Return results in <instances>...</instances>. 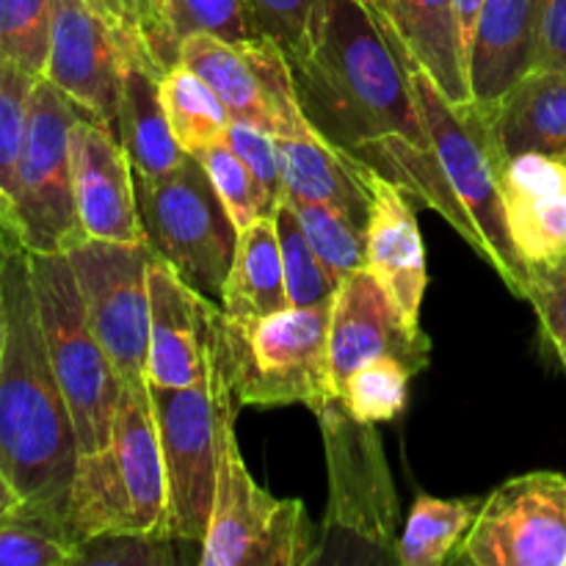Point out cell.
<instances>
[{
  "instance_id": "33",
  "label": "cell",
  "mask_w": 566,
  "mask_h": 566,
  "mask_svg": "<svg viewBox=\"0 0 566 566\" xmlns=\"http://www.w3.org/2000/svg\"><path fill=\"white\" fill-rule=\"evenodd\" d=\"M260 36H269L291 66L318 42L335 0H247Z\"/></svg>"
},
{
  "instance_id": "14",
  "label": "cell",
  "mask_w": 566,
  "mask_h": 566,
  "mask_svg": "<svg viewBox=\"0 0 566 566\" xmlns=\"http://www.w3.org/2000/svg\"><path fill=\"white\" fill-rule=\"evenodd\" d=\"M224 337V313L188 285L166 260H149L147 385L191 387L213 374Z\"/></svg>"
},
{
  "instance_id": "40",
  "label": "cell",
  "mask_w": 566,
  "mask_h": 566,
  "mask_svg": "<svg viewBox=\"0 0 566 566\" xmlns=\"http://www.w3.org/2000/svg\"><path fill=\"white\" fill-rule=\"evenodd\" d=\"M525 302L534 307L547 346L556 352V357L566 368V265L558 274L536 282Z\"/></svg>"
},
{
  "instance_id": "10",
  "label": "cell",
  "mask_w": 566,
  "mask_h": 566,
  "mask_svg": "<svg viewBox=\"0 0 566 566\" xmlns=\"http://www.w3.org/2000/svg\"><path fill=\"white\" fill-rule=\"evenodd\" d=\"M86 111L39 77L14 182L17 241L28 252H70L86 238L75 208L70 130Z\"/></svg>"
},
{
  "instance_id": "30",
  "label": "cell",
  "mask_w": 566,
  "mask_h": 566,
  "mask_svg": "<svg viewBox=\"0 0 566 566\" xmlns=\"http://www.w3.org/2000/svg\"><path fill=\"white\" fill-rule=\"evenodd\" d=\"M302 224L304 235L313 243L321 263L332 271L337 282L346 280L354 271L365 269V230L368 221L348 210L335 208L324 202H304V199H291Z\"/></svg>"
},
{
  "instance_id": "12",
  "label": "cell",
  "mask_w": 566,
  "mask_h": 566,
  "mask_svg": "<svg viewBox=\"0 0 566 566\" xmlns=\"http://www.w3.org/2000/svg\"><path fill=\"white\" fill-rule=\"evenodd\" d=\"M197 72L230 111L232 122H247L271 136H302L313 130L298 105L291 61L269 36L230 44L213 36H188L180 59Z\"/></svg>"
},
{
  "instance_id": "42",
  "label": "cell",
  "mask_w": 566,
  "mask_h": 566,
  "mask_svg": "<svg viewBox=\"0 0 566 566\" xmlns=\"http://www.w3.org/2000/svg\"><path fill=\"white\" fill-rule=\"evenodd\" d=\"M453 3H457L459 31H462L464 50H468V55H470V42H473L475 22H479V14H481V6H484V0H453Z\"/></svg>"
},
{
  "instance_id": "21",
  "label": "cell",
  "mask_w": 566,
  "mask_h": 566,
  "mask_svg": "<svg viewBox=\"0 0 566 566\" xmlns=\"http://www.w3.org/2000/svg\"><path fill=\"white\" fill-rule=\"evenodd\" d=\"M370 216L365 230V269L385 285L409 321L420 324L429 274L426 249L409 193L368 166Z\"/></svg>"
},
{
  "instance_id": "38",
  "label": "cell",
  "mask_w": 566,
  "mask_h": 566,
  "mask_svg": "<svg viewBox=\"0 0 566 566\" xmlns=\"http://www.w3.org/2000/svg\"><path fill=\"white\" fill-rule=\"evenodd\" d=\"M197 160L205 166V171H208L210 182H213V188L219 191L221 202H224L227 213H230L238 232H241L243 227L254 224L258 219H263L258 208V191H254L252 175H249L247 164L238 158V153L230 144H213L210 149L199 153Z\"/></svg>"
},
{
  "instance_id": "13",
  "label": "cell",
  "mask_w": 566,
  "mask_h": 566,
  "mask_svg": "<svg viewBox=\"0 0 566 566\" xmlns=\"http://www.w3.org/2000/svg\"><path fill=\"white\" fill-rule=\"evenodd\" d=\"M451 562L566 566V475L528 473L497 486Z\"/></svg>"
},
{
  "instance_id": "24",
  "label": "cell",
  "mask_w": 566,
  "mask_h": 566,
  "mask_svg": "<svg viewBox=\"0 0 566 566\" xmlns=\"http://www.w3.org/2000/svg\"><path fill=\"white\" fill-rule=\"evenodd\" d=\"M274 138L287 197L335 205L368 221L370 182L365 160L332 144L315 127L302 136Z\"/></svg>"
},
{
  "instance_id": "5",
  "label": "cell",
  "mask_w": 566,
  "mask_h": 566,
  "mask_svg": "<svg viewBox=\"0 0 566 566\" xmlns=\"http://www.w3.org/2000/svg\"><path fill=\"white\" fill-rule=\"evenodd\" d=\"M332 304L287 307L247 326L224 321L221 363L232 396L247 407L307 403L315 415L337 401L329 363Z\"/></svg>"
},
{
  "instance_id": "20",
  "label": "cell",
  "mask_w": 566,
  "mask_h": 566,
  "mask_svg": "<svg viewBox=\"0 0 566 566\" xmlns=\"http://www.w3.org/2000/svg\"><path fill=\"white\" fill-rule=\"evenodd\" d=\"M396 50L403 70H418L451 103H473L468 50L453 0H359Z\"/></svg>"
},
{
  "instance_id": "45",
  "label": "cell",
  "mask_w": 566,
  "mask_h": 566,
  "mask_svg": "<svg viewBox=\"0 0 566 566\" xmlns=\"http://www.w3.org/2000/svg\"><path fill=\"white\" fill-rule=\"evenodd\" d=\"M6 332H9V324H6V298H3V285H0V363H3V352H6Z\"/></svg>"
},
{
  "instance_id": "31",
  "label": "cell",
  "mask_w": 566,
  "mask_h": 566,
  "mask_svg": "<svg viewBox=\"0 0 566 566\" xmlns=\"http://www.w3.org/2000/svg\"><path fill=\"white\" fill-rule=\"evenodd\" d=\"M415 370L396 357H376L359 365L340 387L337 401L359 423H387L403 412Z\"/></svg>"
},
{
  "instance_id": "15",
  "label": "cell",
  "mask_w": 566,
  "mask_h": 566,
  "mask_svg": "<svg viewBox=\"0 0 566 566\" xmlns=\"http://www.w3.org/2000/svg\"><path fill=\"white\" fill-rule=\"evenodd\" d=\"M88 0H53L44 81L119 136L122 36Z\"/></svg>"
},
{
  "instance_id": "19",
  "label": "cell",
  "mask_w": 566,
  "mask_h": 566,
  "mask_svg": "<svg viewBox=\"0 0 566 566\" xmlns=\"http://www.w3.org/2000/svg\"><path fill=\"white\" fill-rule=\"evenodd\" d=\"M75 208L86 238L147 243L138 213L136 171L122 138L94 116L83 114L70 130Z\"/></svg>"
},
{
  "instance_id": "44",
  "label": "cell",
  "mask_w": 566,
  "mask_h": 566,
  "mask_svg": "<svg viewBox=\"0 0 566 566\" xmlns=\"http://www.w3.org/2000/svg\"><path fill=\"white\" fill-rule=\"evenodd\" d=\"M17 503H20V495H17L14 486H11L9 479H6L3 468H0V517H3L9 509H14Z\"/></svg>"
},
{
  "instance_id": "23",
  "label": "cell",
  "mask_w": 566,
  "mask_h": 566,
  "mask_svg": "<svg viewBox=\"0 0 566 566\" xmlns=\"http://www.w3.org/2000/svg\"><path fill=\"white\" fill-rule=\"evenodd\" d=\"M534 64L536 0H484L468 55L475 103H497Z\"/></svg>"
},
{
  "instance_id": "1",
  "label": "cell",
  "mask_w": 566,
  "mask_h": 566,
  "mask_svg": "<svg viewBox=\"0 0 566 566\" xmlns=\"http://www.w3.org/2000/svg\"><path fill=\"white\" fill-rule=\"evenodd\" d=\"M0 285L9 324L0 363V468L20 503L66 520L81 448L39 324L28 249L11 238H0Z\"/></svg>"
},
{
  "instance_id": "4",
  "label": "cell",
  "mask_w": 566,
  "mask_h": 566,
  "mask_svg": "<svg viewBox=\"0 0 566 566\" xmlns=\"http://www.w3.org/2000/svg\"><path fill=\"white\" fill-rule=\"evenodd\" d=\"M415 99L440 160L442 180L473 227V249L497 271L514 296L525 298L528 276L506 230L501 199V171L506 158L492 133L484 103H451L423 72L407 70Z\"/></svg>"
},
{
  "instance_id": "16",
  "label": "cell",
  "mask_w": 566,
  "mask_h": 566,
  "mask_svg": "<svg viewBox=\"0 0 566 566\" xmlns=\"http://www.w3.org/2000/svg\"><path fill=\"white\" fill-rule=\"evenodd\" d=\"M324 426L326 459L332 475V506L326 525L346 528L365 542L385 547L392 536V517L398 514L385 453L370 423H359L332 401L318 415Z\"/></svg>"
},
{
  "instance_id": "34",
  "label": "cell",
  "mask_w": 566,
  "mask_h": 566,
  "mask_svg": "<svg viewBox=\"0 0 566 566\" xmlns=\"http://www.w3.org/2000/svg\"><path fill=\"white\" fill-rule=\"evenodd\" d=\"M39 77L0 55V191L14 205L17 166L28 136L31 97Z\"/></svg>"
},
{
  "instance_id": "7",
  "label": "cell",
  "mask_w": 566,
  "mask_h": 566,
  "mask_svg": "<svg viewBox=\"0 0 566 566\" xmlns=\"http://www.w3.org/2000/svg\"><path fill=\"white\" fill-rule=\"evenodd\" d=\"M39 324L50 363L61 381L81 453L108 446L125 381L116 374L88 321L75 271L64 252H28Z\"/></svg>"
},
{
  "instance_id": "28",
  "label": "cell",
  "mask_w": 566,
  "mask_h": 566,
  "mask_svg": "<svg viewBox=\"0 0 566 566\" xmlns=\"http://www.w3.org/2000/svg\"><path fill=\"white\" fill-rule=\"evenodd\" d=\"M479 501H440L420 495L409 512L407 528L396 547L403 566H440L451 562L479 517Z\"/></svg>"
},
{
  "instance_id": "27",
  "label": "cell",
  "mask_w": 566,
  "mask_h": 566,
  "mask_svg": "<svg viewBox=\"0 0 566 566\" xmlns=\"http://www.w3.org/2000/svg\"><path fill=\"white\" fill-rule=\"evenodd\" d=\"M160 97L171 133L188 155L197 158L213 144L227 142V130L232 125L230 111L224 108L219 94L186 64H175L164 72Z\"/></svg>"
},
{
  "instance_id": "29",
  "label": "cell",
  "mask_w": 566,
  "mask_h": 566,
  "mask_svg": "<svg viewBox=\"0 0 566 566\" xmlns=\"http://www.w3.org/2000/svg\"><path fill=\"white\" fill-rule=\"evenodd\" d=\"M77 545L64 517L17 503L0 517V566H72Z\"/></svg>"
},
{
  "instance_id": "46",
  "label": "cell",
  "mask_w": 566,
  "mask_h": 566,
  "mask_svg": "<svg viewBox=\"0 0 566 566\" xmlns=\"http://www.w3.org/2000/svg\"><path fill=\"white\" fill-rule=\"evenodd\" d=\"M564 370H566V368H564Z\"/></svg>"
},
{
  "instance_id": "3",
  "label": "cell",
  "mask_w": 566,
  "mask_h": 566,
  "mask_svg": "<svg viewBox=\"0 0 566 566\" xmlns=\"http://www.w3.org/2000/svg\"><path fill=\"white\" fill-rule=\"evenodd\" d=\"M166 470L147 387H125L108 446L77 457L66 525L81 545L97 536H166Z\"/></svg>"
},
{
  "instance_id": "17",
  "label": "cell",
  "mask_w": 566,
  "mask_h": 566,
  "mask_svg": "<svg viewBox=\"0 0 566 566\" xmlns=\"http://www.w3.org/2000/svg\"><path fill=\"white\" fill-rule=\"evenodd\" d=\"M376 357H396L415 374L429 365L431 340L409 321L396 298L368 269L348 274L332 298L329 363L335 392L359 365Z\"/></svg>"
},
{
  "instance_id": "11",
  "label": "cell",
  "mask_w": 566,
  "mask_h": 566,
  "mask_svg": "<svg viewBox=\"0 0 566 566\" xmlns=\"http://www.w3.org/2000/svg\"><path fill=\"white\" fill-rule=\"evenodd\" d=\"M75 271L88 321L125 387H147L149 243L83 238L64 252Z\"/></svg>"
},
{
  "instance_id": "35",
  "label": "cell",
  "mask_w": 566,
  "mask_h": 566,
  "mask_svg": "<svg viewBox=\"0 0 566 566\" xmlns=\"http://www.w3.org/2000/svg\"><path fill=\"white\" fill-rule=\"evenodd\" d=\"M53 28V0H0V55L44 77Z\"/></svg>"
},
{
  "instance_id": "22",
  "label": "cell",
  "mask_w": 566,
  "mask_h": 566,
  "mask_svg": "<svg viewBox=\"0 0 566 566\" xmlns=\"http://www.w3.org/2000/svg\"><path fill=\"white\" fill-rule=\"evenodd\" d=\"M164 72L136 33L127 31L122 36L119 138L130 155L133 171L142 180L169 175L188 158L171 133L160 97Z\"/></svg>"
},
{
  "instance_id": "2",
  "label": "cell",
  "mask_w": 566,
  "mask_h": 566,
  "mask_svg": "<svg viewBox=\"0 0 566 566\" xmlns=\"http://www.w3.org/2000/svg\"><path fill=\"white\" fill-rule=\"evenodd\" d=\"M310 125L363 160L390 138L431 147L412 81L359 0H335L315 48L293 64Z\"/></svg>"
},
{
  "instance_id": "26",
  "label": "cell",
  "mask_w": 566,
  "mask_h": 566,
  "mask_svg": "<svg viewBox=\"0 0 566 566\" xmlns=\"http://www.w3.org/2000/svg\"><path fill=\"white\" fill-rule=\"evenodd\" d=\"M291 307L274 219L263 216L238 232L235 258L221 293V313L232 326H247Z\"/></svg>"
},
{
  "instance_id": "41",
  "label": "cell",
  "mask_w": 566,
  "mask_h": 566,
  "mask_svg": "<svg viewBox=\"0 0 566 566\" xmlns=\"http://www.w3.org/2000/svg\"><path fill=\"white\" fill-rule=\"evenodd\" d=\"M534 70L566 72V0H536Z\"/></svg>"
},
{
  "instance_id": "36",
  "label": "cell",
  "mask_w": 566,
  "mask_h": 566,
  "mask_svg": "<svg viewBox=\"0 0 566 566\" xmlns=\"http://www.w3.org/2000/svg\"><path fill=\"white\" fill-rule=\"evenodd\" d=\"M177 42L188 36H213L238 44L260 36L247 0H169Z\"/></svg>"
},
{
  "instance_id": "9",
  "label": "cell",
  "mask_w": 566,
  "mask_h": 566,
  "mask_svg": "<svg viewBox=\"0 0 566 566\" xmlns=\"http://www.w3.org/2000/svg\"><path fill=\"white\" fill-rule=\"evenodd\" d=\"M136 191L153 252L219 304L235 258L238 227L205 166L188 155L169 175L155 180L136 177Z\"/></svg>"
},
{
  "instance_id": "8",
  "label": "cell",
  "mask_w": 566,
  "mask_h": 566,
  "mask_svg": "<svg viewBox=\"0 0 566 566\" xmlns=\"http://www.w3.org/2000/svg\"><path fill=\"white\" fill-rule=\"evenodd\" d=\"M318 558L321 545L304 503L274 497L252 479L232 426L221 446L213 512L199 564L307 566Z\"/></svg>"
},
{
  "instance_id": "32",
  "label": "cell",
  "mask_w": 566,
  "mask_h": 566,
  "mask_svg": "<svg viewBox=\"0 0 566 566\" xmlns=\"http://www.w3.org/2000/svg\"><path fill=\"white\" fill-rule=\"evenodd\" d=\"M274 224L276 238H280L282 269H285L291 307H321V304H332L340 282L332 276V271L315 254L313 243L304 235L296 210L287 202V197L280 205V210H276Z\"/></svg>"
},
{
  "instance_id": "43",
  "label": "cell",
  "mask_w": 566,
  "mask_h": 566,
  "mask_svg": "<svg viewBox=\"0 0 566 566\" xmlns=\"http://www.w3.org/2000/svg\"><path fill=\"white\" fill-rule=\"evenodd\" d=\"M88 6H94V9H97L99 14H103L114 28H119V31H130V28H127L125 11H122L119 0H88Z\"/></svg>"
},
{
  "instance_id": "6",
  "label": "cell",
  "mask_w": 566,
  "mask_h": 566,
  "mask_svg": "<svg viewBox=\"0 0 566 566\" xmlns=\"http://www.w3.org/2000/svg\"><path fill=\"white\" fill-rule=\"evenodd\" d=\"M149 401L166 470V534L202 545L213 512L221 446L235 426L221 352L208 381L191 387L149 385Z\"/></svg>"
},
{
  "instance_id": "39",
  "label": "cell",
  "mask_w": 566,
  "mask_h": 566,
  "mask_svg": "<svg viewBox=\"0 0 566 566\" xmlns=\"http://www.w3.org/2000/svg\"><path fill=\"white\" fill-rule=\"evenodd\" d=\"M125 11L127 28L144 42L164 70L177 64L180 59V42L175 36L169 17V0H119Z\"/></svg>"
},
{
  "instance_id": "37",
  "label": "cell",
  "mask_w": 566,
  "mask_h": 566,
  "mask_svg": "<svg viewBox=\"0 0 566 566\" xmlns=\"http://www.w3.org/2000/svg\"><path fill=\"white\" fill-rule=\"evenodd\" d=\"M227 144L238 153V158L247 164L252 175L254 191H258L260 216L274 219L280 205L285 202V180H282L280 153H276V138L260 127L247 125V122H232L227 130Z\"/></svg>"
},
{
  "instance_id": "18",
  "label": "cell",
  "mask_w": 566,
  "mask_h": 566,
  "mask_svg": "<svg viewBox=\"0 0 566 566\" xmlns=\"http://www.w3.org/2000/svg\"><path fill=\"white\" fill-rule=\"evenodd\" d=\"M501 199L509 238L531 291L566 265V155L523 153L506 158Z\"/></svg>"
},
{
  "instance_id": "25",
  "label": "cell",
  "mask_w": 566,
  "mask_h": 566,
  "mask_svg": "<svg viewBox=\"0 0 566 566\" xmlns=\"http://www.w3.org/2000/svg\"><path fill=\"white\" fill-rule=\"evenodd\" d=\"M486 111L503 158L523 153L566 155L564 70H531Z\"/></svg>"
}]
</instances>
